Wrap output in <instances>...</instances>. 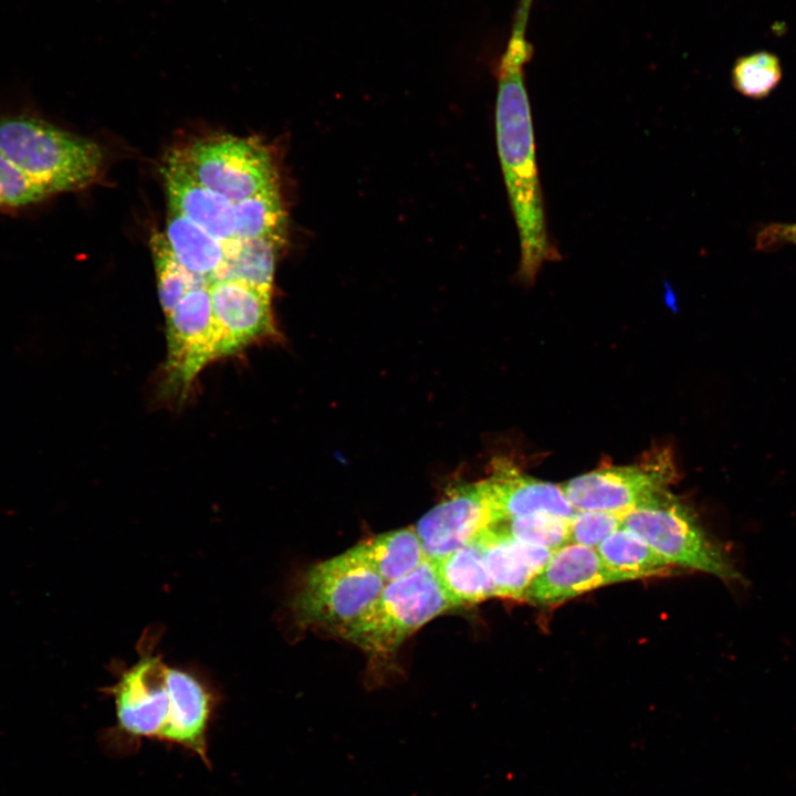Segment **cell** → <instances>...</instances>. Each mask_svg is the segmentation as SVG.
<instances>
[{
  "mask_svg": "<svg viewBox=\"0 0 796 796\" xmlns=\"http://www.w3.org/2000/svg\"><path fill=\"white\" fill-rule=\"evenodd\" d=\"M234 205V239H272L284 244L287 218L279 185Z\"/></svg>",
  "mask_w": 796,
  "mask_h": 796,
  "instance_id": "cell-22",
  "label": "cell"
},
{
  "mask_svg": "<svg viewBox=\"0 0 796 796\" xmlns=\"http://www.w3.org/2000/svg\"><path fill=\"white\" fill-rule=\"evenodd\" d=\"M622 526V516L603 511H575L569 519V543L596 548Z\"/></svg>",
  "mask_w": 796,
  "mask_h": 796,
  "instance_id": "cell-27",
  "label": "cell"
},
{
  "mask_svg": "<svg viewBox=\"0 0 796 796\" xmlns=\"http://www.w3.org/2000/svg\"><path fill=\"white\" fill-rule=\"evenodd\" d=\"M171 155L197 181L233 203L279 185L271 153L254 139L216 135Z\"/></svg>",
  "mask_w": 796,
  "mask_h": 796,
  "instance_id": "cell-7",
  "label": "cell"
},
{
  "mask_svg": "<svg viewBox=\"0 0 796 796\" xmlns=\"http://www.w3.org/2000/svg\"><path fill=\"white\" fill-rule=\"evenodd\" d=\"M453 609L433 566L426 561L407 576L388 583L343 639L371 657L392 654L423 625Z\"/></svg>",
  "mask_w": 796,
  "mask_h": 796,
  "instance_id": "cell-5",
  "label": "cell"
},
{
  "mask_svg": "<svg viewBox=\"0 0 796 796\" xmlns=\"http://www.w3.org/2000/svg\"><path fill=\"white\" fill-rule=\"evenodd\" d=\"M164 233L180 264L210 284L224 263L223 243L171 209Z\"/></svg>",
  "mask_w": 796,
  "mask_h": 796,
  "instance_id": "cell-19",
  "label": "cell"
},
{
  "mask_svg": "<svg viewBox=\"0 0 796 796\" xmlns=\"http://www.w3.org/2000/svg\"><path fill=\"white\" fill-rule=\"evenodd\" d=\"M51 197L0 153V211L18 212L41 205Z\"/></svg>",
  "mask_w": 796,
  "mask_h": 796,
  "instance_id": "cell-26",
  "label": "cell"
},
{
  "mask_svg": "<svg viewBox=\"0 0 796 796\" xmlns=\"http://www.w3.org/2000/svg\"><path fill=\"white\" fill-rule=\"evenodd\" d=\"M0 153L50 197L88 187L104 165L98 143L32 107L0 112Z\"/></svg>",
  "mask_w": 796,
  "mask_h": 796,
  "instance_id": "cell-2",
  "label": "cell"
},
{
  "mask_svg": "<svg viewBox=\"0 0 796 796\" xmlns=\"http://www.w3.org/2000/svg\"><path fill=\"white\" fill-rule=\"evenodd\" d=\"M496 525L519 542L551 551L569 543V519L548 513L523 515Z\"/></svg>",
  "mask_w": 796,
  "mask_h": 796,
  "instance_id": "cell-25",
  "label": "cell"
},
{
  "mask_svg": "<svg viewBox=\"0 0 796 796\" xmlns=\"http://www.w3.org/2000/svg\"><path fill=\"white\" fill-rule=\"evenodd\" d=\"M432 563L438 580L453 608L496 597L476 541Z\"/></svg>",
  "mask_w": 796,
  "mask_h": 796,
  "instance_id": "cell-17",
  "label": "cell"
},
{
  "mask_svg": "<svg viewBox=\"0 0 796 796\" xmlns=\"http://www.w3.org/2000/svg\"><path fill=\"white\" fill-rule=\"evenodd\" d=\"M353 548L385 584L407 576L427 561L415 527L376 535Z\"/></svg>",
  "mask_w": 796,
  "mask_h": 796,
  "instance_id": "cell-18",
  "label": "cell"
},
{
  "mask_svg": "<svg viewBox=\"0 0 796 796\" xmlns=\"http://www.w3.org/2000/svg\"><path fill=\"white\" fill-rule=\"evenodd\" d=\"M622 527L639 536L674 567L705 573L727 585H745L726 546L714 540L696 513L669 489L626 513Z\"/></svg>",
  "mask_w": 796,
  "mask_h": 796,
  "instance_id": "cell-4",
  "label": "cell"
},
{
  "mask_svg": "<svg viewBox=\"0 0 796 796\" xmlns=\"http://www.w3.org/2000/svg\"><path fill=\"white\" fill-rule=\"evenodd\" d=\"M156 642L157 636L145 635L138 645V660L117 670L115 683L101 690L115 703V725L104 735L107 748L115 755L132 754L143 740L159 741L166 725L170 710L169 666L156 650Z\"/></svg>",
  "mask_w": 796,
  "mask_h": 796,
  "instance_id": "cell-6",
  "label": "cell"
},
{
  "mask_svg": "<svg viewBox=\"0 0 796 796\" xmlns=\"http://www.w3.org/2000/svg\"><path fill=\"white\" fill-rule=\"evenodd\" d=\"M385 585L352 547L306 569L290 601L293 620L302 629L343 638Z\"/></svg>",
  "mask_w": 796,
  "mask_h": 796,
  "instance_id": "cell-3",
  "label": "cell"
},
{
  "mask_svg": "<svg viewBox=\"0 0 796 796\" xmlns=\"http://www.w3.org/2000/svg\"><path fill=\"white\" fill-rule=\"evenodd\" d=\"M483 483L496 524L534 513L570 519L575 512L561 485L525 475L503 461Z\"/></svg>",
  "mask_w": 796,
  "mask_h": 796,
  "instance_id": "cell-14",
  "label": "cell"
},
{
  "mask_svg": "<svg viewBox=\"0 0 796 796\" xmlns=\"http://www.w3.org/2000/svg\"><path fill=\"white\" fill-rule=\"evenodd\" d=\"M525 29L514 27L498 66L495 134L504 182L516 223L521 260L519 275L532 283L544 262L559 255L552 245L545 221L537 172L531 106L524 66L533 45Z\"/></svg>",
  "mask_w": 796,
  "mask_h": 796,
  "instance_id": "cell-1",
  "label": "cell"
},
{
  "mask_svg": "<svg viewBox=\"0 0 796 796\" xmlns=\"http://www.w3.org/2000/svg\"><path fill=\"white\" fill-rule=\"evenodd\" d=\"M604 565L614 584L662 576L672 572V566L639 536L620 527L597 547Z\"/></svg>",
  "mask_w": 796,
  "mask_h": 796,
  "instance_id": "cell-20",
  "label": "cell"
},
{
  "mask_svg": "<svg viewBox=\"0 0 796 796\" xmlns=\"http://www.w3.org/2000/svg\"><path fill=\"white\" fill-rule=\"evenodd\" d=\"M209 294L217 335V359L277 336L272 295L237 280L211 282Z\"/></svg>",
  "mask_w": 796,
  "mask_h": 796,
  "instance_id": "cell-11",
  "label": "cell"
},
{
  "mask_svg": "<svg viewBox=\"0 0 796 796\" xmlns=\"http://www.w3.org/2000/svg\"><path fill=\"white\" fill-rule=\"evenodd\" d=\"M783 76L778 56L757 51L739 57L732 69V85L743 96L754 100L767 97Z\"/></svg>",
  "mask_w": 796,
  "mask_h": 796,
  "instance_id": "cell-24",
  "label": "cell"
},
{
  "mask_svg": "<svg viewBox=\"0 0 796 796\" xmlns=\"http://www.w3.org/2000/svg\"><path fill=\"white\" fill-rule=\"evenodd\" d=\"M785 245H796V222L764 224L755 234V249L771 252Z\"/></svg>",
  "mask_w": 796,
  "mask_h": 796,
  "instance_id": "cell-28",
  "label": "cell"
},
{
  "mask_svg": "<svg viewBox=\"0 0 796 796\" xmlns=\"http://www.w3.org/2000/svg\"><path fill=\"white\" fill-rule=\"evenodd\" d=\"M169 209L175 210L226 242L234 239V205L208 189L169 154L161 168Z\"/></svg>",
  "mask_w": 796,
  "mask_h": 796,
  "instance_id": "cell-16",
  "label": "cell"
},
{
  "mask_svg": "<svg viewBox=\"0 0 796 796\" xmlns=\"http://www.w3.org/2000/svg\"><path fill=\"white\" fill-rule=\"evenodd\" d=\"M166 320V384L184 395L206 365L217 359L209 285L190 290Z\"/></svg>",
  "mask_w": 796,
  "mask_h": 796,
  "instance_id": "cell-9",
  "label": "cell"
},
{
  "mask_svg": "<svg viewBox=\"0 0 796 796\" xmlns=\"http://www.w3.org/2000/svg\"><path fill=\"white\" fill-rule=\"evenodd\" d=\"M614 580L596 548L568 543L552 553L525 589L522 601L552 607Z\"/></svg>",
  "mask_w": 796,
  "mask_h": 796,
  "instance_id": "cell-13",
  "label": "cell"
},
{
  "mask_svg": "<svg viewBox=\"0 0 796 796\" xmlns=\"http://www.w3.org/2000/svg\"><path fill=\"white\" fill-rule=\"evenodd\" d=\"M222 243L226 259L213 281L237 280L272 295L275 262L283 244L268 238Z\"/></svg>",
  "mask_w": 796,
  "mask_h": 796,
  "instance_id": "cell-21",
  "label": "cell"
},
{
  "mask_svg": "<svg viewBox=\"0 0 796 796\" xmlns=\"http://www.w3.org/2000/svg\"><path fill=\"white\" fill-rule=\"evenodd\" d=\"M532 2L533 0H521L514 21L527 25L526 23L528 21V13L532 7Z\"/></svg>",
  "mask_w": 796,
  "mask_h": 796,
  "instance_id": "cell-29",
  "label": "cell"
},
{
  "mask_svg": "<svg viewBox=\"0 0 796 796\" xmlns=\"http://www.w3.org/2000/svg\"><path fill=\"white\" fill-rule=\"evenodd\" d=\"M496 525L483 480L459 485L418 521L427 559L438 561Z\"/></svg>",
  "mask_w": 796,
  "mask_h": 796,
  "instance_id": "cell-10",
  "label": "cell"
},
{
  "mask_svg": "<svg viewBox=\"0 0 796 796\" xmlns=\"http://www.w3.org/2000/svg\"><path fill=\"white\" fill-rule=\"evenodd\" d=\"M170 710L159 741L196 754L210 768L208 731L219 696L209 683L186 669H168Z\"/></svg>",
  "mask_w": 796,
  "mask_h": 796,
  "instance_id": "cell-12",
  "label": "cell"
},
{
  "mask_svg": "<svg viewBox=\"0 0 796 796\" xmlns=\"http://www.w3.org/2000/svg\"><path fill=\"white\" fill-rule=\"evenodd\" d=\"M475 541L480 545L496 597L521 601L528 584L554 552L519 542L499 525L488 528Z\"/></svg>",
  "mask_w": 796,
  "mask_h": 796,
  "instance_id": "cell-15",
  "label": "cell"
},
{
  "mask_svg": "<svg viewBox=\"0 0 796 796\" xmlns=\"http://www.w3.org/2000/svg\"><path fill=\"white\" fill-rule=\"evenodd\" d=\"M678 479L672 452L654 448L625 467H601L561 484L575 511L626 513L646 503Z\"/></svg>",
  "mask_w": 796,
  "mask_h": 796,
  "instance_id": "cell-8",
  "label": "cell"
},
{
  "mask_svg": "<svg viewBox=\"0 0 796 796\" xmlns=\"http://www.w3.org/2000/svg\"><path fill=\"white\" fill-rule=\"evenodd\" d=\"M150 250L156 271L159 301L167 317L190 290L201 285H209V282L206 277L191 273L180 264L164 232L153 233Z\"/></svg>",
  "mask_w": 796,
  "mask_h": 796,
  "instance_id": "cell-23",
  "label": "cell"
}]
</instances>
